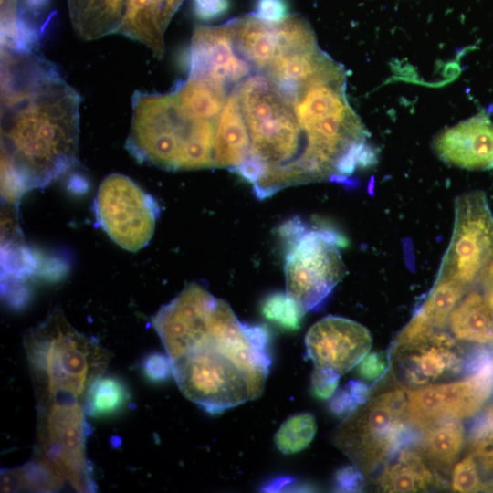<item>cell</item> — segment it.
<instances>
[{"label": "cell", "mask_w": 493, "mask_h": 493, "mask_svg": "<svg viewBox=\"0 0 493 493\" xmlns=\"http://www.w3.org/2000/svg\"><path fill=\"white\" fill-rule=\"evenodd\" d=\"M182 393L210 414L258 398L271 359L264 326L242 323L229 304L185 285L152 317Z\"/></svg>", "instance_id": "cell-1"}, {"label": "cell", "mask_w": 493, "mask_h": 493, "mask_svg": "<svg viewBox=\"0 0 493 493\" xmlns=\"http://www.w3.org/2000/svg\"><path fill=\"white\" fill-rule=\"evenodd\" d=\"M79 94L33 49L2 47V197L16 203L78 161Z\"/></svg>", "instance_id": "cell-2"}, {"label": "cell", "mask_w": 493, "mask_h": 493, "mask_svg": "<svg viewBox=\"0 0 493 493\" xmlns=\"http://www.w3.org/2000/svg\"><path fill=\"white\" fill-rule=\"evenodd\" d=\"M234 89L249 140L240 165L254 179L253 192L258 199L288 186L330 181L296 116L298 94L283 92L263 70L249 74Z\"/></svg>", "instance_id": "cell-3"}, {"label": "cell", "mask_w": 493, "mask_h": 493, "mask_svg": "<svg viewBox=\"0 0 493 493\" xmlns=\"http://www.w3.org/2000/svg\"><path fill=\"white\" fill-rule=\"evenodd\" d=\"M131 105L125 147L137 161L169 171L215 167L216 121L188 117L172 92L135 91Z\"/></svg>", "instance_id": "cell-4"}, {"label": "cell", "mask_w": 493, "mask_h": 493, "mask_svg": "<svg viewBox=\"0 0 493 493\" xmlns=\"http://www.w3.org/2000/svg\"><path fill=\"white\" fill-rule=\"evenodd\" d=\"M25 347L37 404L67 398L85 403L110 360L98 341L71 326L59 306L26 332Z\"/></svg>", "instance_id": "cell-5"}, {"label": "cell", "mask_w": 493, "mask_h": 493, "mask_svg": "<svg viewBox=\"0 0 493 493\" xmlns=\"http://www.w3.org/2000/svg\"><path fill=\"white\" fill-rule=\"evenodd\" d=\"M406 392L394 389L374 396L348 414L334 442L364 475L417 445L418 429L405 420Z\"/></svg>", "instance_id": "cell-6"}, {"label": "cell", "mask_w": 493, "mask_h": 493, "mask_svg": "<svg viewBox=\"0 0 493 493\" xmlns=\"http://www.w3.org/2000/svg\"><path fill=\"white\" fill-rule=\"evenodd\" d=\"M278 233L286 246L287 293L305 313L318 309L347 271L339 251L341 237L297 216L282 224Z\"/></svg>", "instance_id": "cell-7"}, {"label": "cell", "mask_w": 493, "mask_h": 493, "mask_svg": "<svg viewBox=\"0 0 493 493\" xmlns=\"http://www.w3.org/2000/svg\"><path fill=\"white\" fill-rule=\"evenodd\" d=\"M86 415L85 403L77 399L37 404V457L79 492L97 488L86 456Z\"/></svg>", "instance_id": "cell-8"}, {"label": "cell", "mask_w": 493, "mask_h": 493, "mask_svg": "<svg viewBox=\"0 0 493 493\" xmlns=\"http://www.w3.org/2000/svg\"><path fill=\"white\" fill-rule=\"evenodd\" d=\"M493 258V214L481 191L457 196L453 233L437 277L467 288L481 278Z\"/></svg>", "instance_id": "cell-9"}, {"label": "cell", "mask_w": 493, "mask_h": 493, "mask_svg": "<svg viewBox=\"0 0 493 493\" xmlns=\"http://www.w3.org/2000/svg\"><path fill=\"white\" fill-rule=\"evenodd\" d=\"M94 209L101 228L121 247L135 252L151 240L160 207L128 176L113 173L100 183Z\"/></svg>", "instance_id": "cell-10"}, {"label": "cell", "mask_w": 493, "mask_h": 493, "mask_svg": "<svg viewBox=\"0 0 493 493\" xmlns=\"http://www.w3.org/2000/svg\"><path fill=\"white\" fill-rule=\"evenodd\" d=\"M398 376L409 385H424L462 372V348L441 328L414 315L397 336L392 356Z\"/></svg>", "instance_id": "cell-11"}, {"label": "cell", "mask_w": 493, "mask_h": 493, "mask_svg": "<svg viewBox=\"0 0 493 493\" xmlns=\"http://www.w3.org/2000/svg\"><path fill=\"white\" fill-rule=\"evenodd\" d=\"M493 393V363L466 379L406 391L405 420L425 430L448 419L473 416Z\"/></svg>", "instance_id": "cell-12"}, {"label": "cell", "mask_w": 493, "mask_h": 493, "mask_svg": "<svg viewBox=\"0 0 493 493\" xmlns=\"http://www.w3.org/2000/svg\"><path fill=\"white\" fill-rule=\"evenodd\" d=\"M305 344L315 368H330L342 375L367 354L372 336L354 320L327 316L309 328Z\"/></svg>", "instance_id": "cell-13"}, {"label": "cell", "mask_w": 493, "mask_h": 493, "mask_svg": "<svg viewBox=\"0 0 493 493\" xmlns=\"http://www.w3.org/2000/svg\"><path fill=\"white\" fill-rule=\"evenodd\" d=\"M188 75L219 82L226 87L248 76L253 66L237 51L228 23L196 26L187 53Z\"/></svg>", "instance_id": "cell-14"}, {"label": "cell", "mask_w": 493, "mask_h": 493, "mask_svg": "<svg viewBox=\"0 0 493 493\" xmlns=\"http://www.w3.org/2000/svg\"><path fill=\"white\" fill-rule=\"evenodd\" d=\"M433 149L446 164L471 171L492 169L493 122L480 112L438 132Z\"/></svg>", "instance_id": "cell-15"}, {"label": "cell", "mask_w": 493, "mask_h": 493, "mask_svg": "<svg viewBox=\"0 0 493 493\" xmlns=\"http://www.w3.org/2000/svg\"><path fill=\"white\" fill-rule=\"evenodd\" d=\"M183 0H128L125 16L119 31L148 47L161 58L164 51L163 35Z\"/></svg>", "instance_id": "cell-16"}, {"label": "cell", "mask_w": 493, "mask_h": 493, "mask_svg": "<svg viewBox=\"0 0 493 493\" xmlns=\"http://www.w3.org/2000/svg\"><path fill=\"white\" fill-rule=\"evenodd\" d=\"M249 140L237 95H228L219 115L215 146V166L234 171L246 158Z\"/></svg>", "instance_id": "cell-17"}, {"label": "cell", "mask_w": 493, "mask_h": 493, "mask_svg": "<svg viewBox=\"0 0 493 493\" xmlns=\"http://www.w3.org/2000/svg\"><path fill=\"white\" fill-rule=\"evenodd\" d=\"M128 0H68L70 20L84 40L119 33Z\"/></svg>", "instance_id": "cell-18"}, {"label": "cell", "mask_w": 493, "mask_h": 493, "mask_svg": "<svg viewBox=\"0 0 493 493\" xmlns=\"http://www.w3.org/2000/svg\"><path fill=\"white\" fill-rule=\"evenodd\" d=\"M442 483L413 447L403 449L389 460L378 477L379 487L385 492H417Z\"/></svg>", "instance_id": "cell-19"}, {"label": "cell", "mask_w": 493, "mask_h": 493, "mask_svg": "<svg viewBox=\"0 0 493 493\" xmlns=\"http://www.w3.org/2000/svg\"><path fill=\"white\" fill-rule=\"evenodd\" d=\"M449 323L459 340L493 344V308L484 294L468 293L452 311Z\"/></svg>", "instance_id": "cell-20"}, {"label": "cell", "mask_w": 493, "mask_h": 493, "mask_svg": "<svg viewBox=\"0 0 493 493\" xmlns=\"http://www.w3.org/2000/svg\"><path fill=\"white\" fill-rule=\"evenodd\" d=\"M425 430L417 444L421 456L434 470H447L458 457L464 445L462 424L459 419H448Z\"/></svg>", "instance_id": "cell-21"}, {"label": "cell", "mask_w": 493, "mask_h": 493, "mask_svg": "<svg viewBox=\"0 0 493 493\" xmlns=\"http://www.w3.org/2000/svg\"><path fill=\"white\" fill-rule=\"evenodd\" d=\"M126 383L116 376H100L90 385L85 402L86 414L106 417L120 412L130 399Z\"/></svg>", "instance_id": "cell-22"}, {"label": "cell", "mask_w": 493, "mask_h": 493, "mask_svg": "<svg viewBox=\"0 0 493 493\" xmlns=\"http://www.w3.org/2000/svg\"><path fill=\"white\" fill-rule=\"evenodd\" d=\"M467 288L448 278L437 277L428 297L416 311L419 317L435 328H442L459 303Z\"/></svg>", "instance_id": "cell-23"}, {"label": "cell", "mask_w": 493, "mask_h": 493, "mask_svg": "<svg viewBox=\"0 0 493 493\" xmlns=\"http://www.w3.org/2000/svg\"><path fill=\"white\" fill-rule=\"evenodd\" d=\"M64 480L44 461H30L17 468L5 471L1 477L2 491H54L64 484Z\"/></svg>", "instance_id": "cell-24"}, {"label": "cell", "mask_w": 493, "mask_h": 493, "mask_svg": "<svg viewBox=\"0 0 493 493\" xmlns=\"http://www.w3.org/2000/svg\"><path fill=\"white\" fill-rule=\"evenodd\" d=\"M317 431L314 415L301 412L287 418L277 431L274 441L283 454H295L305 449Z\"/></svg>", "instance_id": "cell-25"}, {"label": "cell", "mask_w": 493, "mask_h": 493, "mask_svg": "<svg viewBox=\"0 0 493 493\" xmlns=\"http://www.w3.org/2000/svg\"><path fill=\"white\" fill-rule=\"evenodd\" d=\"M261 310L269 320L287 330H298L305 312L287 292H275L263 301Z\"/></svg>", "instance_id": "cell-26"}, {"label": "cell", "mask_w": 493, "mask_h": 493, "mask_svg": "<svg viewBox=\"0 0 493 493\" xmlns=\"http://www.w3.org/2000/svg\"><path fill=\"white\" fill-rule=\"evenodd\" d=\"M452 488L456 492H490L488 478L473 453L454 467Z\"/></svg>", "instance_id": "cell-27"}, {"label": "cell", "mask_w": 493, "mask_h": 493, "mask_svg": "<svg viewBox=\"0 0 493 493\" xmlns=\"http://www.w3.org/2000/svg\"><path fill=\"white\" fill-rule=\"evenodd\" d=\"M370 390L362 381H350L338 391L330 403V409L338 417H346L369 399Z\"/></svg>", "instance_id": "cell-28"}, {"label": "cell", "mask_w": 493, "mask_h": 493, "mask_svg": "<svg viewBox=\"0 0 493 493\" xmlns=\"http://www.w3.org/2000/svg\"><path fill=\"white\" fill-rule=\"evenodd\" d=\"M252 15L267 23H281L288 18L289 4L288 0H255Z\"/></svg>", "instance_id": "cell-29"}, {"label": "cell", "mask_w": 493, "mask_h": 493, "mask_svg": "<svg viewBox=\"0 0 493 493\" xmlns=\"http://www.w3.org/2000/svg\"><path fill=\"white\" fill-rule=\"evenodd\" d=\"M341 374L330 368H315L311 376L313 393L320 399L330 398L336 390Z\"/></svg>", "instance_id": "cell-30"}, {"label": "cell", "mask_w": 493, "mask_h": 493, "mask_svg": "<svg viewBox=\"0 0 493 493\" xmlns=\"http://www.w3.org/2000/svg\"><path fill=\"white\" fill-rule=\"evenodd\" d=\"M142 371L150 381L163 382L173 374L172 362L167 353L153 352L143 360Z\"/></svg>", "instance_id": "cell-31"}, {"label": "cell", "mask_w": 493, "mask_h": 493, "mask_svg": "<svg viewBox=\"0 0 493 493\" xmlns=\"http://www.w3.org/2000/svg\"><path fill=\"white\" fill-rule=\"evenodd\" d=\"M363 474L353 465L340 468L334 478V489L337 492H360L363 489Z\"/></svg>", "instance_id": "cell-32"}, {"label": "cell", "mask_w": 493, "mask_h": 493, "mask_svg": "<svg viewBox=\"0 0 493 493\" xmlns=\"http://www.w3.org/2000/svg\"><path fill=\"white\" fill-rule=\"evenodd\" d=\"M493 435V404L486 406L472 421L467 434L469 446Z\"/></svg>", "instance_id": "cell-33"}, {"label": "cell", "mask_w": 493, "mask_h": 493, "mask_svg": "<svg viewBox=\"0 0 493 493\" xmlns=\"http://www.w3.org/2000/svg\"><path fill=\"white\" fill-rule=\"evenodd\" d=\"M193 12L203 21H213L224 16L231 7V0H193Z\"/></svg>", "instance_id": "cell-34"}, {"label": "cell", "mask_w": 493, "mask_h": 493, "mask_svg": "<svg viewBox=\"0 0 493 493\" xmlns=\"http://www.w3.org/2000/svg\"><path fill=\"white\" fill-rule=\"evenodd\" d=\"M387 368V358L382 351L372 352L365 355L360 362L359 374L365 380H378L385 372Z\"/></svg>", "instance_id": "cell-35"}, {"label": "cell", "mask_w": 493, "mask_h": 493, "mask_svg": "<svg viewBox=\"0 0 493 493\" xmlns=\"http://www.w3.org/2000/svg\"><path fill=\"white\" fill-rule=\"evenodd\" d=\"M470 449L482 468L493 478V435L470 446Z\"/></svg>", "instance_id": "cell-36"}, {"label": "cell", "mask_w": 493, "mask_h": 493, "mask_svg": "<svg viewBox=\"0 0 493 493\" xmlns=\"http://www.w3.org/2000/svg\"><path fill=\"white\" fill-rule=\"evenodd\" d=\"M484 295L493 308V258L489 262L482 277Z\"/></svg>", "instance_id": "cell-37"}]
</instances>
